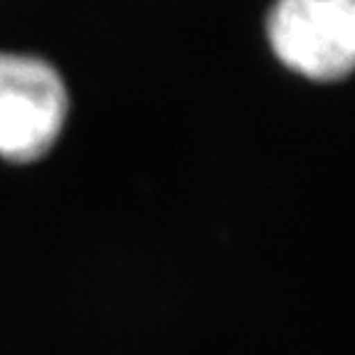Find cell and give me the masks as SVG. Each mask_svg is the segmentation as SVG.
I'll use <instances>...</instances> for the list:
<instances>
[{
    "mask_svg": "<svg viewBox=\"0 0 355 355\" xmlns=\"http://www.w3.org/2000/svg\"><path fill=\"white\" fill-rule=\"evenodd\" d=\"M72 92L47 57L0 47V161L35 166L64 139Z\"/></svg>",
    "mask_w": 355,
    "mask_h": 355,
    "instance_id": "6da1fadb",
    "label": "cell"
},
{
    "mask_svg": "<svg viewBox=\"0 0 355 355\" xmlns=\"http://www.w3.org/2000/svg\"><path fill=\"white\" fill-rule=\"evenodd\" d=\"M264 42L296 79L345 82L355 69V0H272Z\"/></svg>",
    "mask_w": 355,
    "mask_h": 355,
    "instance_id": "7a4b0ae2",
    "label": "cell"
}]
</instances>
